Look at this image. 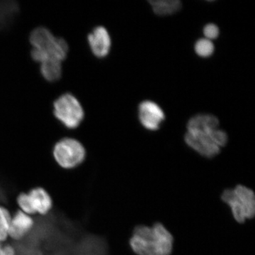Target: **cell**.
Masks as SVG:
<instances>
[{"label":"cell","mask_w":255,"mask_h":255,"mask_svg":"<svg viewBox=\"0 0 255 255\" xmlns=\"http://www.w3.org/2000/svg\"><path fill=\"white\" fill-rule=\"evenodd\" d=\"M129 245L137 255H170L174 238L162 223L152 226L140 225L134 228Z\"/></svg>","instance_id":"cell-1"},{"label":"cell","mask_w":255,"mask_h":255,"mask_svg":"<svg viewBox=\"0 0 255 255\" xmlns=\"http://www.w3.org/2000/svg\"><path fill=\"white\" fill-rule=\"evenodd\" d=\"M29 41L33 47L31 52L32 59L38 63L47 60L62 62L67 58L69 49L67 42L53 36L46 27L35 28L30 34Z\"/></svg>","instance_id":"cell-2"},{"label":"cell","mask_w":255,"mask_h":255,"mask_svg":"<svg viewBox=\"0 0 255 255\" xmlns=\"http://www.w3.org/2000/svg\"><path fill=\"white\" fill-rule=\"evenodd\" d=\"M221 199L229 206L233 218L239 223L253 219L255 215L254 191L243 185L227 189L221 194Z\"/></svg>","instance_id":"cell-3"},{"label":"cell","mask_w":255,"mask_h":255,"mask_svg":"<svg viewBox=\"0 0 255 255\" xmlns=\"http://www.w3.org/2000/svg\"><path fill=\"white\" fill-rule=\"evenodd\" d=\"M184 140L199 155L212 158L219 155L221 148L227 144L228 135L226 132L219 128L209 131H187Z\"/></svg>","instance_id":"cell-4"},{"label":"cell","mask_w":255,"mask_h":255,"mask_svg":"<svg viewBox=\"0 0 255 255\" xmlns=\"http://www.w3.org/2000/svg\"><path fill=\"white\" fill-rule=\"evenodd\" d=\"M53 157L57 164L65 170L77 168L86 158V150L83 145L73 138L62 139L55 144Z\"/></svg>","instance_id":"cell-5"},{"label":"cell","mask_w":255,"mask_h":255,"mask_svg":"<svg viewBox=\"0 0 255 255\" xmlns=\"http://www.w3.org/2000/svg\"><path fill=\"white\" fill-rule=\"evenodd\" d=\"M16 206L29 216L49 214L53 207V201L49 193L43 187H35L28 192H21L16 199Z\"/></svg>","instance_id":"cell-6"},{"label":"cell","mask_w":255,"mask_h":255,"mask_svg":"<svg viewBox=\"0 0 255 255\" xmlns=\"http://www.w3.org/2000/svg\"><path fill=\"white\" fill-rule=\"evenodd\" d=\"M53 113L65 127L76 128L85 117L83 108L78 99L70 93L64 94L53 103Z\"/></svg>","instance_id":"cell-7"},{"label":"cell","mask_w":255,"mask_h":255,"mask_svg":"<svg viewBox=\"0 0 255 255\" xmlns=\"http://www.w3.org/2000/svg\"><path fill=\"white\" fill-rule=\"evenodd\" d=\"M138 113L140 123L147 130H157L165 119L162 109L158 105L151 101L142 102L139 106Z\"/></svg>","instance_id":"cell-8"},{"label":"cell","mask_w":255,"mask_h":255,"mask_svg":"<svg viewBox=\"0 0 255 255\" xmlns=\"http://www.w3.org/2000/svg\"><path fill=\"white\" fill-rule=\"evenodd\" d=\"M35 221L31 216L17 209L11 215L9 230V238L20 241L26 237L34 227Z\"/></svg>","instance_id":"cell-9"},{"label":"cell","mask_w":255,"mask_h":255,"mask_svg":"<svg viewBox=\"0 0 255 255\" xmlns=\"http://www.w3.org/2000/svg\"><path fill=\"white\" fill-rule=\"evenodd\" d=\"M92 53L97 58H105L111 48V38L109 32L103 26H98L87 37Z\"/></svg>","instance_id":"cell-10"},{"label":"cell","mask_w":255,"mask_h":255,"mask_svg":"<svg viewBox=\"0 0 255 255\" xmlns=\"http://www.w3.org/2000/svg\"><path fill=\"white\" fill-rule=\"evenodd\" d=\"M219 121L214 115L199 114L191 118L187 124V131H209L219 128Z\"/></svg>","instance_id":"cell-11"},{"label":"cell","mask_w":255,"mask_h":255,"mask_svg":"<svg viewBox=\"0 0 255 255\" xmlns=\"http://www.w3.org/2000/svg\"><path fill=\"white\" fill-rule=\"evenodd\" d=\"M19 11V6L15 1H0V31L11 27Z\"/></svg>","instance_id":"cell-12"},{"label":"cell","mask_w":255,"mask_h":255,"mask_svg":"<svg viewBox=\"0 0 255 255\" xmlns=\"http://www.w3.org/2000/svg\"><path fill=\"white\" fill-rule=\"evenodd\" d=\"M149 3L155 14L159 16L173 14L182 7V2L179 0H152Z\"/></svg>","instance_id":"cell-13"},{"label":"cell","mask_w":255,"mask_h":255,"mask_svg":"<svg viewBox=\"0 0 255 255\" xmlns=\"http://www.w3.org/2000/svg\"><path fill=\"white\" fill-rule=\"evenodd\" d=\"M62 62L54 60H47L41 63V73L42 76L48 82L58 81L62 77L63 68Z\"/></svg>","instance_id":"cell-14"},{"label":"cell","mask_w":255,"mask_h":255,"mask_svg":"<svg viewBox=\"0 0 255 255\" xmlns=\"http://www.w3.org/2000/svg\"><path fill=\"white\" fill-rule=\"evenodd\" d=\"M11 214L7 208L0 205V243H4L9 238Z\"/></svg>","instance_id":"cell-15"},{"label":"cell","mask_w":255,"mask_h":255,"mask_svg":"<svg viewBox=\"0 0 255 255\" xmlns=\"http://www.w3.org/2000/svg\"><path fill=\"white\" fill-rule=\"evenodd\" d=\"M194 49L199 56L201 58H208L214 53L215 48L212 41L204 38H201L196 42Z\"/></svg>","instance_id":"cell-16"},{"label":"cell","mask_w":255,"mask_h":255,"mask_svg":"<svg viewBox=\"0 0 255 255\" xmlns=\"http://www.w3.org/2000/svg\"><path fill=\"white\" fill-rule=\"evenodd\" d=\"M204 34L206 39L212 41L219 36V28L214 23H209L204 28Z\"/></svg>","instance_id":"cell-17"},{"label":"cell","mask_w":255,"mask_h":255,"mask_svg":"<svg viewBox=\"0 0 255 255\" xmlns=\"http://www.w3.org/2000/svg\"><path fill=\"white\" fill-rule=\"evenodd\" d=\"M0 255H17L14 246L9 243H0Z\"/></svg>","instance_id":"cell-18"}]
</instances>
